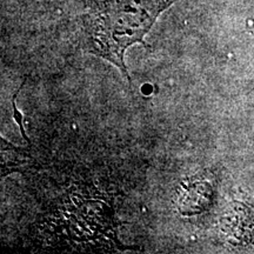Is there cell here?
<instances>
[{"label":"cell","mask_w":254,"mask_h":254,"mask_svg":"<svg viewBox=\"0 0 254 254\" xmlns=\"http://www.w3.org/2000/svg\"><path fill=\"white\" fill-rule=\"evenodd\" d=\"M178 0H86L81 20V45L88 53L120 69L129 80L125 53L144 44L159 15Z\"/></svg>","instance_id":"6da1fadb"},{"label":"cell","mask_w":254,"mask_h":254,"mask_svg":"<svg viewBox=\"0 0 254 254\" xmlns=\"http://www.w3.org/2000/svg\"><path fill=\"white\" fill-rule=\"evenodd\" d=\"M1 178L8 176L9 173L17 171V166H20V157L24 154L23 150H18L13 145L8 144L1 136Z\"/></svg>","instance_id":"7a4b0ae2"},{"label":"cell","mask_w":254,"mask_h":254,"mask_svg":"<svg viewBox=\"0 0 254 254\" xmlns=\"http://www.w3.org/2000/svg\"><path fill=\"white\" fill-rule=\"evenodd\" d=\"M25 82H26V78L24 79V81H23V84H21V86L18 88L17 90V92H15L14 93V95H13V98H12V109H13V117H14V120H15V123L18 124V126H19V129H20V133H21V135H23V138L25 139V140H26L28 144H30V139H28V136H27V134H26V132H25V127H24V124H23V120H24V118H23V114H21L20 112H19L18 111V109H17V105H15V99H17V95H18V93L19 92H20V90L21 88L24 87V85H25Z\"/></svg>","instance_id":"3957f363"}]
</instances>
